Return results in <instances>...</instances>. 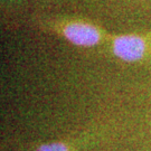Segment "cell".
I'll list each match as a JSON object with an SVG mask.
<instances>
[{
  "mask_svg": "<svg viewBox=\"0 0 151 151\" xmlns=\"http://www.w3.org/2000/svg\"><path fill=\"white\" fill-rule=\"evenodd\" d=\"M39 29L55 34L77 47H94L108 38L105 29L78 18H37Z\"/></svg>",
  "mask_w": 151,
  "mask_h": 151,
  "instance_id": "1",
  "label": "cell"
},
{
  "mask_svg": "<svg viewBox=\"0 0 151 151\" xmlns=\"http://www.w3.org/2000/svg\"><path fill=\"white\" fill-rule=\"evenodd\" d=\"M111 53L123 62H139L151 53V34H121L110 38Z\"/></svg>",
  "mask_w": 151,
  "mask_h": 151,
  "instance_id": "2",
  "label": "cell"
},
{
  "mask_svg": "<svg viewBox=\"0 0 151 151\" xmlns=\"http://www.w3.org/2000/svg\"><path fill=\"white\" fill-rule=\"evenodd\" d=\"M36 151H68V148L63 142H50L38 147Z\"/></svg>",
  "mask_w": 151,
  "mask_h": 151,
  "instance_id": "3",
  "label": "cell"
}]
</instances>
